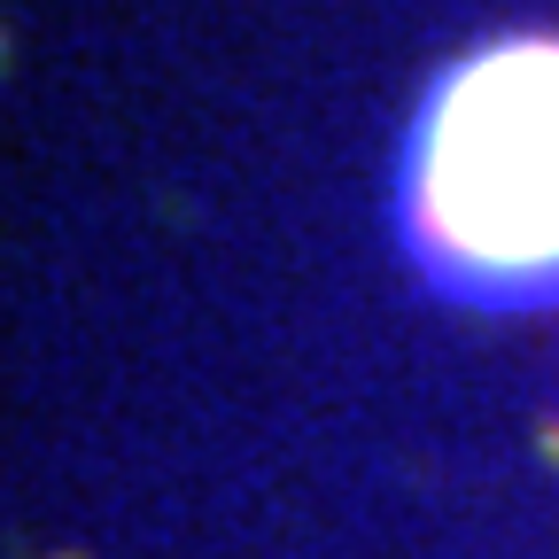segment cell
<instances>
[{
	"mask_svg": "<svg viewBox=\"0 0 559 559\" xmlns=\"http://www.w3.org/2000/svg\"><path fill=\"white\" fill-rule=\"evenodd\" d=\"M412 234L466 288H559V32L474 47L412 132Z\"/></svg>",
	"mask_w": 559,
	"mask_h": 559,
	"instance_id": "cell-1",
	"label": "cell"
}]
</instances>
